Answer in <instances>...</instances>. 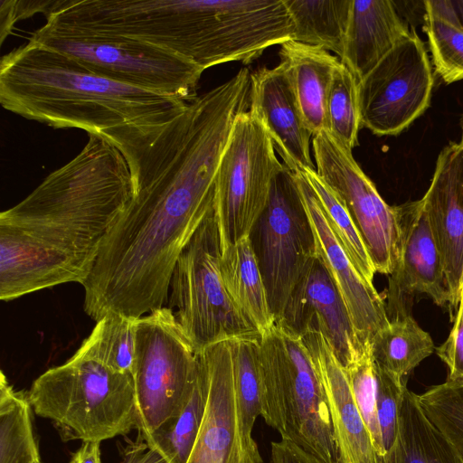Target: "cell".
Wrapping results in <instances>:
<instances>
[{
	"label": "cell",
	"mask_w": 463,
	"mask_h": 463,
	"mask_svg": "<svg viewBox=\"0 0 463 463\" xmlns=\"http://www.w3.org/2000/svg\"><path fill=\"white\" fill-rule=\"evenodd\" d=\"M206 402L187 463H263L244 446L239 425L231 340L197 353Z\"/></svg>",
	"instance_id": "obj_13"
},
{
	"label": "cell",
	"mask_w": 463,
	"mask_h": 463,
	"mask_svg": "<svg viewBox=\"0 0 463 463\" xmlns=\"http://www.w3.org/2000/svg\"><path fill=\"white\" fill-rule=\"evenodd\" d=\"M352 393L362 418L371 434L378 453L385 458L376 406L375 366L369 345L366 350L345 368Z\"/></svg>",
	"instance_id": "obj_34"
},
{
	"label": "cell",
	"mask_w": 463,
	"mask_h": 463,
	"mask_svg": "<svg viewBox=\"0 0 463 463\" xmlns=\"http://www.w3.org/2000/svg\"><path fill=\"white\" fill-rule=\"evenodd\" d=\"M38 463H43L42 461H39Z\"/></svg>",
	"instance_id": "obj_44"
},
{
	"label": "cell",
	"mask_w": 463,
	"mask_h": 463,
	"mask_svg": "<svg viewBox=\"0 0 463 463\" xmlns=\"http://www.w3.org/2000/svg\"><path fill=\"white\" fill-rule=\"evenodd\" d=\"M259 361L265 422L325 463H338L326 398L301 336L275 325L260 340Z\"/></svg>",
	"instance_id": "obj_5"
},
{
	"label": "cell",
	"mask_w": 463,
	"mask_h": 463,
	"mask_svg": "<svg viewBox=\"0 0 463 463\" xmlns=\"http://www.w3.org/2000/svg\"><path fill=\"white\" fill-rule=\"evenodd\" d=\"M237 117L228 103L201 95L142 156L133 199L82 285L92 319H138L164 307L181 252L214 208L217 171Z\"/></svg>",
	"instance_id": "obj_1"
},
{
	"label": "cell",
	"mask_w": 463,
	"mask_h": 463,
	"mask_svg": "<svg viewBox=\"0 0 463 463\" xmlns=\"http://www.w3.org/2000/svg\"><path fill=\"white\" fill-rule=\"evenodd\" d=\"M275 325L299 336L307 332L322 334L345 368L368 347L360 341L345 302L317 254Z\"/></svg>",
	"instance_id": "obj_15"
},
{
	"label": "cell",
	"mask_w": 463,
	"mask_h": 463,
	"mask_svg": "<svg viewBox=\"0 0 463 463\" xmlns=\"http://www.w3.org/2000/svg\"><path fill=\"white\" fill-rule=\"evenodd\" d=\"M220 273L231 298L260 335L275 326L251 241L246 237L222 251Z\"/></svg>",
	"instance_id": "obj_22"
},
{
	"label": "cell",
	"mask_w": 463,
	"mask_h": 463,
	"mask_svg": "<svg viewBox=\"0 0 463 463\" xmlns=\"http://www.w3.org/2000/svg\"><path fill=\"white\" fill-rule=\"evenodd\" d=\"M411 31L395 2L353 0L340 61L359 82Z\"/></svg>",
	"instance_id": "obj_20"
},
{
	"label": "cell",
	"mask_w": 463,
	"mask_h": 463,
	"mask_svg": "<svg viewBox=\"0 0 463 463\" xmlns=\"http://www.w3.org/2000/svg\"><path fill=\"white\" fill-rule=\"evenodd\" d=\"M300 171L317 194L327 222L361 276L373 283L376 270L365 244L344 202L317 173L316 169Z\"/></svg>",
	"instance_id": "obj_30"
},
{
	"label": "cell",
	"mask_w": 463,
	"mask_h": 463,
	"mask_svg": "<svg viewBox=\"0 0 463 463\" xmlns=\"http://www.w3.org/2000/svg\"><path fill=\"white\" fill-rule=\"evenodd\" d=\"M434 342L410 314L390 319L389 324L376 332L369 343L374 365L406 380L420 364L435 351Z\"/></svg>",
	"instance_id": "obj_24"
},
{
	"label": "cell",
	"mask_w": 463,
	"mask_h": 463,
	"mask_svg": "<svg viewBox=\"0 0 463 463\" xmlns=\"http://www.w3.org/2000/svg\"><path fill=\"white\" fill-rule=\"evenodd\" d=\"M100 442L84 441L80 449L73 453L70 463H102Z\"/></svg>",
	"instance_id": "obj_40"
},
{
	"label": "cell",
	"mask_w": 463,
	"mask_h": 463,
	"mask_svg": "<svg viewBox=\"0 0 463 463\" xmlns=\"http://www.w3.org/2000/svg\"><path fill=\"white\" fill-rule=\"evenodd\" d=\"M250 239L275 324L291 291L316 256V244L294 173L285 165Z\"/></svg>",
	"instance_id": "obj_10"
},
{
	"label": "cell",
	"mask_w": 463,
	"mask_h": 463,
	"mask_svg": "<svg viewBox=\"0 0 463 463\" xmlns=\"http://www.w3.org/2000/svg\"><path fill=\"white\" fill-rule=\"evenodd\" d=\"M279 55L307 128L312 136L328 130L326 100L340 59L322 47L294 40L284 42Z\"/></svg>",
	"instance_id": "obj_21"
},
{
	"label": "cell",
	"mask_w": 463,
	"mask_h": 463,
	"mask_svg": "<svg viewBox=\"0 0 463 463\" xmlns=\"http://www.w3.org/2000/svg\"><path fill=\"white\" fill-rule=\"evenodd\" d=\"M205 402V383L199 364L198 376L186 402L175 416L144 439L146 445L157 450L167 463H187L199 434Z\"/></svg>",
	"instance_id": "obj_29"
},
{
	"label": "cell",
	"mask_w": 463,
	"mask_h": 463,
	"mask_svg": "<svg viewBox=\"0 0 463 463\" xmlns=\"http://www.w3.org/2000/svg\"><path fill=\"white\" fill-rule=\"evenodd\" d=\"M133 196L124 156L89 134L75 157L0 213L1 300L69 282L83 285Z\"/></svg>",
	"instance_id": "obj_2"
},
{
	"label": "cell",
	"mask_w": 463,
	"mask_h": 463,
	"mask_svg": "<svg viewBox=\"0 0 463 463\" xmlns=\"http://www.w3.org/2000/svg\"><path fill=\"white\" fill-rule=\"evenodd\" d=\"M433 425L463 458V385L444 382L416 393Z\"/></svg>",
	"instance_id": "obj_33"
},
{
	"label": "cell",
	"mask_w": 463,
	"mask_h": 463,
	"mask_svg": "<svg viewBox=\"0 0 463 463\" xmlns=\"http://www.w3.org/2000/svg\"><path fill=\"white\" fill-rule=\"evenodd\" d=\"M32 42L66 54L92 72L123 84L178 98L187 103L197 94L203 69L169 50L107 33L45 25Z\"/></svg>",
	"instance_id": "obj_7"
},
{
	"label": "cell",
	"mask_w": 463,
	"mask_h": 463,
	"mask_svg": "<svg viewBox=\"0 0 463 463\" xmlns=\"http://www.w3.org/2000/svg\"><path fill=\"white\" fill-rule=\"evenodd\" d=\"M283 167L260 116L251 109L240 114L216 175L214 212L222 251L250 236Z\"/></svg>",
	"instance_id": "obj_9"
},
{
	"label": "cell",
	"mask_w": 463,
	"mask_h": 463,
	"mask_svg": "<svg viewBox=\"0 0 463 463\" xmlns=\"http://www.w3.org/2000/svg\"><path fill=\"white\" fill-rule=\"evenodd\" d=\"M463 307V273L461 279V286H460V298L458 308ZM458 310V309H457Z\"/></svg>",
	"instance_id": "obj_42"
},
{
	"label": "cell",
	"mask_w": 463,
	"mask_h": 463,
	"mask_svg": "<svg viewBox=\"0 0 463 463\" xmlns=\"http://www.w3.org/2000/svg\"><path fill=\"white\" fill-rule=\"evenodd\" d=\"M270 449V463H325L288 439L272 441Z\"/></svg>",
	"instance_id": "obj_38"
},
{
	"label": "cell",
	"mask_w": 463,
	"mask_h": 463,
	"mask_svg": "<svg viewBox=\"0 0 463 463\" xmlns=\"http://www.w3.org/2000/svg\"><path fill=\"white\" fill-rule=\"evenodd\" d=\"M312 137L317 173L344 202L376 272L391 275L399 252L395 206L386 203L354 158L352 150L329 130Z\"/></svg>",
	"instance_id": "obj_12"
},
{
	"label": "cell",
	"mask_w": 463,
	"mask_h": 463,
	"mask_svg": "<svg viewBox=\"0 0 463 463\" xmlns=\"http://www.w3.org/2000/svg\"><path fill=\"white\" fill-rule=\"evenodd\" d=\"M326 398L338 463H385L377 451L352 393L345 367L318 332L300 335Z\"/></svg>",
	"instance_id": "obj_18"
},
{
	"label": "cell",
	"mask_w": 463,
	"mask_h": 463,
	"mask_svg": "<svg viewBox=\"0 0 463 463\" xmlns=\"http://www.w3.org/2000/svg\"><path fill=\"white\" fill-rule=\"evenodd\" d=\"M121 463H167V461L157 450L145 443L129 448Z\"/></svg>",
	"instance_id": "obj_39"
},
{
	"label": "cell",
	"mask_w": 463,
	"mask_h": 463,
	"mask_svg": "<svg viewBox=\"0 0 463 463\" xmlns=\"http://www.w3.org/2000/svg\"><path fill=\"white\" fill-rule=\"evenodd\" d=\"M435 352L448 368L446 381L463 385V307L457 310L450 333Z\"/></svg>",
	"instance_id": "obj_36"
},
{
	"label": "cell",
	"mask_w": 463,
	"mask_h": 463,
	"mask_svg": "<svg viewBox=\"0 0 463 463\" xmlns=\"http://www.w3.org/2000/svg\"><path fill=\"white\" fill-rule=\"evenodd\" d=\"M423 31L442 80H463V24L453 1H423Z\"/></svg>",
	"instance_id": "obj_26"
},
{
	"label": "cell",
	"mask_w": 463,
	"mask_h": 463,
	"mask_svg": "<svg viewBox=\"0 0 463 463\" xmlns=\"http://www.w3.org/2000/svg\"><path fill=\"white\" fill-rule=\"evenodd\" d=\"M32 406L26 393L0 376V463L41 461L33 431Z\"/></svg>",
	"instance_id": "obj_27"
},
{
	"label": "cell",
	"mask_w": 463,
	"mask_h": 463,
	"mask_svg": "<svg viewBox=\"0 0 463 463\" xmlns=\"http://www.w3.org/2000/svg\"><path fill=\"white\" fill-rule=\"evenodd\" d=\"M461 126H462V138H463V118H462V121H461Z\"/></svg>",
	"instance_id": "obj_43"
},
{
	"label": "cell",
	"mask_w": 463,
	"mask_h": 463,
	"mask_svg": "<svg viewBox=\"0 0 463 463\" xmlns=\"http://www.w3.org/2000/svg\"><path fill=\"white\" fill-rule=\"evenodd\" d=\"M136 321L118 314H108L96 321L80 349L116 372L132 374Z\"/></svg>",
	"instance_id": "obj_31"
},
{
	"label": "cell",
	"mask_w": 463,
	"mask_h": 463,
	"mask_svg": "<svg viewBox=\"0 0 463 463\" xmlns=\"http://www.w3.org/2000/svg\"><path fill=\"white\" fill-rule=\"evenodd\" d=\"M199 362L169 307L136 321L133 379L137 429L143 439L183 408L194 389Z\"/></svg>",
	"instance_id": "obj_8"
},
{
	"label": "cell",
	"mask_w": 463,
	"mask_h": 463,
	"mask_svg": "<svg viewBox=\"0 0 463 463\" xmlns=\"http://www.w3.org/2000/svg\"><path fill=\"white\" fill-rule=\"evenodd\" d=\"M375 375L377 415L384 449L387 452L396 436L407 381L396 378L376 366Z\"/></svg>",
	"instance_id": "obj_35"
},
{
	"label": "cell",
	"mask_w": 463,
	"mask_h": 463,
	"mask_svg": "<svg viewBox=\"0 0 463 463\" xmlns=\"http://www.w3.org/2000/svg\"><path fill=\"white\" fill-rule=\"evenodd\" d=\"M453 4L463 24V1H454Z\"/></svg>",
	"instance_id": "obj_41"
},
{
	"label": "cell",
	"mask_w": 463,
	"mask_h": 463,
	"mask_svg": "<svg viewBox=\"0 0 463 463\" xmlns=\"http://www.w3.org/2000/svg\"><path fill=\"white\" fill-rule=\"evenodd\" d=\"M292 172L311 224L317 255L345 302L360 341L367 346L373 335L390 322L386 304L373 284L365 280L353 265L306 177L298 170Z\"/></svg>",
	"instance_id": "obj_16"
},
{
	"label": "cell",
	"mask_w": 463,
	"mask_h": 463,
	"mask_svg": "<svg viewBox=\"0 0 463 463\" xmlns=\"http://www.w3.org/2000/svg\"><path fill=\"white\" fill-rule=\"evenodd\" d=\"M357 87L356 78L340 62L333 73L327 95L326 118L330 133L350 150L359 145L362 128Z\"/></svg>",
	"instance_id": "obj_32"
},
{
	"label": "cell",
	"mask_w": 463,
	"mask_h": 463,
	"mask_svg": "<svg viewBox=\"0 0 463 463\" xmlns=\"http://www.w3.org/2000/svg\"><path fill=\"white\" fill-rule=\"evenodd\" d=\"M221 239L214 208L181 252L169 286V308L197 354L234 339H260L228 294L220 273Z\"/></svg>",
	"instance_id": "obj_6"
},
{
	"label": "cell",
	"mask_w": 463,
	"mask_h": 463,
	"mask_svg": "<svg viewBox=\"0 0 463 463\" xmlns=\"http://www.w3.org/2000/svg\"><path fill=\"white\" fill-rule=\"evenodd\" d=\"M385 463H463L462 456L429 420L416 393L408 388Z\"/></svg>",
	"instance_id": "obj_23"
},
{
	"label": "cell",
	"mask_w": 463,
	"mask_h": 463,
	"mask_svg": "<svg viewBox=\"0 0 463 463\" xmlns=\"http://www.w3.org/2000/svg\"><path fill=\"white\" fill-rule=\"evenodd\" d=\"M0 3V38L1 43H3L6 36L12 33L15 23L37 13H42L46 16L54 10L57 0H1Z\"/></svg>",
	"instance_id": "obj_37"
},
{
	"label": "cell",
	"mask_w": 463,
	"mask_h": 463,
	"mask_svg": "<svg viewBox=\"0 0 463 463\" xmlns=\"http://www.w3.org/2000/svg\"><path fill=\"white\" fill-rule=\"evenodd\" d=\"M420 200L443 261L449 308L456 315L463 273V138L440 151Z\"/></svg>",
	"instance_id": "obj_17"
},
{
	"label": "cell",
	"mask_w": 463,
	"mask_h": 463,
	"mask_svg": "<svg viewBox=\"0 0 463 463\" xmlns=\"http://www.w3.org/2000/svg\"><path fill=\"white\" fill-rule=\"evenodd\" d=\"M399 226V252L389 275L386 311L392 317L409 314L407 299L428 296L441 307L450 302L445 270L421 200L395 206Z\"/></svg>",
	"instance_id": "obj_14"
},
{
	"label": "cell",
	"mask_w": 463,
	"mask_h": 463,
	"mask_svg": "<svg viewBox=\"0 0 463 463\" xmlns=\"http://www.w3.org/2000/svg\"><path fill=\"white\" fill-rule=\"evenodd\" d=\"M250 109L263 121L283 164L291 171L315 169L307 128L291 84L279 64L250 73Z\"/></svg>",
	"instance_id": "obj_19"
},
{
	"label": "cell",
	"mask_w": 463,
	"mask_h": 463,
	"mask_svg": "<svg viewBox=\"0 0 463 463\" xmlns=\"http://www.w3.org/2000/svg\"><path fill=\"white\" fill-rule=\"evenodd\" d=\"M433 84L425 44L412 30L358 82L362 128L400 134L428 109Z\"/></svg>",
	"instance_id": "obj_11"
},
{
	"label": "cell",
	"mask_w": 463,
	"mask_h": 463,
	"mask_svg": "<svg viewBox=\"0 0 463 463\" xmlns=\"http://www.w3.org/2000/svg\"><path fill=\"white\" fill-rule=\"evenodd\" d=\"M27 396L33 411L54 422L66 439L101 442L137 428L133 375L80 348L36 378Z\"/></svg>",
	"instance_id": "obj_4"
},
{
	"label": "cell",
	"mask_w": 463,
	"mask_h": 463,
	"mask_svg": "<svg viewBox=\"0 0 463 463\" xmlns=\"http://www.w3.org/2000/svg\"><path fill=\"white\" fill-rule=\"evenodd\" d=\"M0 103L24 118L54 128H76L112 143L133 174L163 129L188 103L123 84L71 57L27 43L1 58Z\"/></svg>",
	"instance_id": "obj_3"
},
{
	"label": "cell",
	"mask_w": 463,
	"mask_h": 463,
	"mask_svg": "<svg viewBox=\"0 0 463 463\" xmlns=\"http://www.w3.org/2000/svg\"><path fill=\"white\" fill-rule=\"evenodd\" d=\"M293 22L294 41L335 52L345 50L353 0H283Z\"/></svg>",
	"instance_id": "obj_25"
},
{
	"label": "cell",
	"mask_w": 463,
	"mask_h": 463,
	"mask_svg": "<svg viewBox=\"0 0 463 463\" xmlns=\"http://www.w3.org/2000/svg\"><path fill=\"white\" fill-rule=\"evenodd\" d=\"M260 340H231L241 437L245 448L256 457H261L252 437L255 421L261 416Z\"/></svg>",
	"instance_id": "obj_28"
}]
</instances>
